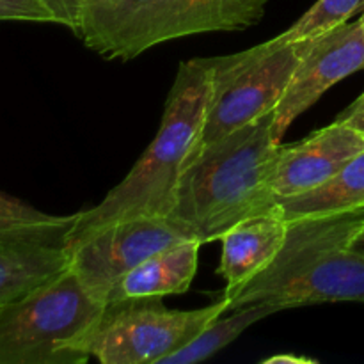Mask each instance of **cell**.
I'll return each instance as SVG.
<instances>
[{"mask_svg":"<svg viewBox=\"0 0 364 364\" xmlns=\"http://www.w3.org/2000/svg\"><path fill=\"white\" fill-rule=\"evenodd\" d=\"M309 46L311 39L284 41L276 36L244 52L208 57V112L187 166L215 141L274 112Z\"/></svg>","mask_w":364,"mask_h":364,"instance_id":"6","label":"cell"},{"mask_svg":"<svg viewBox=\"0 0 364 364\" xmlns=\"http://www.w3.org/2000/svg\"><path fill=\"white\" fill-rule=\"evenodd\" d=\"M210 100L206 59L181 63L167 95L156 137L130 173L96 206L77 213L66 244L119 220L171 213L176 188L205 127Z\"/></svg>","mask_w":364,"mask_h":364,"instance_id":"2","label":"cell"},{"mask_svg":"<svg viewBox=\"0 0 364 364\" xmlns=\"http://www.w3.org/2000/svg\"><path fill=\"white\" fill-rule=\"evenodd\" d=\"M63 217L64 215H50V213L41 212V210L13 198V196L0 192V231L57 223Z\"/></svg>","mask_w":364,"mask_h":364,"instance_id":"17","label":"cell"},{"mask_svg":"<svg viewBox=\"0 0 364 364\" xmlns=\"http://www.w3.org/2000/svg\"><path fill=\"white\" fill-rule=\"evenodd\" d=\"M50 9V13L55 18V23L64 25L71 32H77L80 23L82 13L92 0H39Z\"/></svg>","mask_w":364,"mask_h":364,"instance_id":"19","label":"cell"},{"mask_svg":"<svg viewBox=\"0 0 364 364\" xmlns=\"http://www.w3.org/2000/svg\"><path fill=\"white\" fill-rule=\"evenodd\" d=\"M276 205L288 223L364 208V151L320 187L290 198H277Z\"/></svg>","mask_w":364,"mask_h":364,"instance_id":"14","label":"cell"},{"mask_svg":"<svg viewBox=\"0 0 364 364\" xmlns=\"http://www.w3.org/2000/svg\"><path fill=\"white\" fill-rule=\"evenodd\" d=\"M274 119L276 110L199 151L183 169L167 220L208 244L240 220L276 208L272 176L281 141Z\"/></svg>","mask_w":364,"mask_h":364,"instance_id":"1","label":"cell"},{"mask_svg":"<svg viewBox=\"0 0 364 364\" xmlns=\"http://www.w3.org/2000/svg\"><path fill=\"white\" fill-rule=\"evenodd\" d=\"M201 242L187 240L160 251L128 272L109 295V304L181 295L198 272Z\"/></svg>","mask_w":364,"mask_h":364,"instance_id":"13","label":"cell"},{"mask_svg":"<svg viewBox=\"0 0 364 364\" xmlns=\"http://www.w3.org/2000/svg\"><path fill=\"white\" fill-rule=\"evenodd\" d=\"M277 311H283V308L270 302H255V304L235 308L230 316L223 318L220 315L219 318L208 323L198 336L192 338L187 345L166 355L160 364H192L205 361L233 343L249 327Z\"/></svg>","mask_w":364,"mask_h":364,"instance_id":"15","label":"cell"},{"mask_svg":"<svg viewBox=\"0 0 364 364\" xmlns=\"http://www.w3.org/2000/svg\"><path fill=\"white\" fill-rule=\"evenodd\" d=\"M364 226V208L294 220L276 258L231 295V309L270 302L283 309L322 302H364V255L352 242Z\"/></svg>","mask_w":364,"mask_h":364,"instance_id":"3","label":"cell"},{"mask_svg":"<svg viewBox=\"0 0 364 364\" xmlns=\"http://www.w3.org/2000/svg\"><path fill=\"white\" fill-rule=\"evenodd\" d=\"M192 240L164 217L119 220L66 244L70 269L85 290L107 302L112 288L153 255ZM109 304V302H107Z\"/></svg>","mask_w":364,"mask_h":364,"instance_id":"8","label":"cell"},{"mask_svg":"<svg viewBox=\"0 0 364 364\" xmlns=\"http://www.w3.org/2000/svg\"><path fill=\"white\" fill-rule=\"evenodd\" d=\"M352 249H355V251L364 255V226L361 228V231L358 233V237L354 238V242H352Z\"/></svg>","mask_w":364,"mask_h":364,"instance_id":"22","label":"cell"},{"mask_svg":"<svg viewBox=\"0 0 364 364\" xmlns=\"http://www.w3.org/2000/svg\"><path fill=\"white\" fill-rule=\"evenodd\" d=\"M107 308L68 267L0 308V364H85Z\"/></svg>","mask_w":364,"mask_h":364,"instance_id":"5","label":"cell"},{"mask_svg":"<svg viewBox=\"0 0 364 364\" xmlns=\"http://www.w3.org/2000/svg\"><path fill=\"white\" fill-rule=\"evenodd\" d=\"M359 21H361V25H363V31H364V11H363L361 18H359Z\"/></svg>","mask_w":364,"mask_h":364,"instance_id":"23","label":"cell"},{"mask_svg":"<svg viewBox=\"0 0 364 364\" xmlns=\"http://www.w3.org/2000/svg\"><path fill=\"white\" fill-rule=\"evenodd\" d=\"M0 20L55 23L53 14L39 0H0Z\"/></svg>","mask_w":364,"mask_h":364,"instance_id":"18","label":"cell"},{"mask_svg":"<svg viewBox=\"0 0 364 364\" xmlns=\"http://www.w3.org/2000/svg\"><path fill=\"white\" fill-rule=\"evenodd\" d=\"M269 0H92L77 36L105 59L130 60L188 36L244 31L259 23Z\"/></svg>","mask_w":364,"mask_h":364,"instance_id":"4","label":"cell"},{"mask_svg":"<svg viewBox=\"0 0 364 364\" xmlns=\"http://www.w3.org/2000/svg\"><path fill=\"white\" fill-rule=\"evenodd\" d=\"M75 215L57 223L0 231V308L70 267L68 231Z\"/></svg>","mask_w":364,"mask_h":364,"instance_id":"10","label":"cell"},{"mask_svg":"<svg viewBox=\"0 0 364 364\" xmlns=\"http://www.w3.org/2000/svg\"><path fill=\"white\" fill-rule=\"evenodd\" d=\"M288 226L290 223L276 205L270 212L240 220L223 235V255L217 269V274L226 279L223 295L240 290L276 258L287 240Z\"/></svg>","mask_w":364,"mask_h":364,"instance_id":"12","label":"cell"},{"mask_svg":"<svg viewBox=\"0 0 364 364\" xmlns=\"http://www.w3.org/2000/svg\"><path fill=\"white\" fill-rule=\"evenodd\" d=\"M364 0H316L288 31L279 34L284 41L313 39L340 25L347 23L354 14L363 13Z\"/></svg>","mask_w":364,"mask_h":364,"instance_id":"16","label":"cell"},{"mask_svg":"<svg viewBox=\"0 0 364 364\" xmlns=\"http://www.w3.org/2000/svg\"><path fill=\"white\" fill-rule=\"evenodd\" d=\"M336 121L350 124L352 128L364 134V92L336 117Z\"/></svg>","mask_w":364,"mask_h":364,"instance_id":"20","label":"cell"},{"mask_svg":"<svg viewBox=\"0 0 364 364\" xmlns=\"http://www.w3.org/2000/svg\"><path fill=\"white\" fill-rule=\"evenodd\" d=\"M231 309L223 297L198 309H167L160 299L112 302L92 340L91 354L102 364H160L187 345L208 323Z\"/></svg>","mask_w":364,"mask_h":364,"instance_id":"7","label":"cell"},{"mask_svg":"<svg viewBox=\"0 0 364 364\" xmlns=\"http://www.w3.org/2000/svg\"><path fill=\"white\" fill-rule=\"evenodd\" d=\"M361 70H364V31L359 20L347 21L313 38L276 109L274 135L277 141L333 85Z\"/></svg>","mask_w":364,"mask_h":364,"instance_id":"9","label":"cell"},{"mask_svg":"<svg viewBox=\"0 0 364 364\" xmlns=\"http://www.w3.org/2000/svg\"><path fill=\"white\" fill-rule=\"evenodd\" d=\"M316 364L318 361L313 358H304V355H295V354H277L272 358H267L263 364Z\"/></svg>","mask_w":364,"mask_h":364,"instance_id":"21","label":"cell"},{"mask_svg":"<svg viewBox=\"0 0 364 364\" xmlns=\"http://www.w3.org/2000/svg\"><path fill=\"white\" fill-rule=\"evenodd\" d=\"M364 151V134L334 121L294 144H281L272 176L277 198H290L320 187Z\"/></svg>","mask_w":364,"mask_h":364,"instance_id":"11","label":"cell"}]
</instances>
